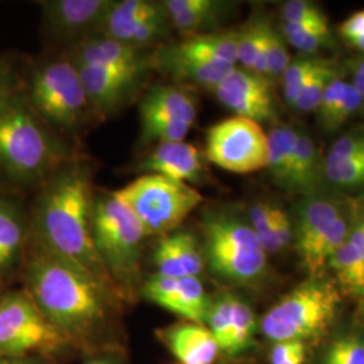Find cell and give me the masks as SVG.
Returning a JSON list of instances; mask_svg holds the SVG:
<instances>
[{
	"instance_id": "ffe728a7",
	"label": "cell",
	"mask_w": 364,
	"mask_h": 364,
	"mask_svg": "<svg viewBox=\"0 0 364 364\" xmlns=\"http://www.w3.org/2000/svg\"><path fill=\"white\" fill-rule=\"evenodd\" d=\"M343 215L341 207L332 198L312 197L306 200L297 213L296 245L299 258L304 257L313 243Z\"/></svg>"
},
{
	"instance_id": "ab89813d",
	"label": "cell",
	"mask_w": 364,
	"mask_h": 364,
	"mask_svg": "<svg viewBox=\"0 0 364 364\" xmlns=\"http://www.w3.org/2000/svg\"><path fill=\"white\" fill-rule=\"evenodd\" d=\"M346 85H347V82L343 81L341 78H338V76L332 78V81L326 87L320 105H318L317 109H316L320 120H321V123H323V126L326 129L328 123H329V120H331V117L335 114L338 105H340V102L343 99Z\"/></svg>"
},
{
	"instance_id": "7dc6e473",
	"label": "cell",
	"mask_w": 364,
	"mask_h": 364,
	"mask_svg": "<svg viewBox=\"0 0 364 364\" xmlns=\"http://www.w3.org/2000/svg\"><path fill=\"white\" fill-rule=\"evenodd\" d=\"M353 87L359 92L362 102H364V58L356 65L355 77H353Z\"/></svg>"
},
{
	"instance_id": "277c9868",
	"label": "cell",
	"mask_w": 364,
	"mask_h": 364,
	"mask_svg": "<svg viewBox=\"0 0 364 364\" xmlns=\"http://www.w3.org/2000/svg\"><path fill=\"white\" fill-rule=\"evenodd\" d=\"M95 246L117 287H130L139 278L144 228L115 192L95 197L92 212Z\"/></svg>"
},
{
	"instance_id": "e575fe53",
	"label": "cell",
	"mask_w": 364,
	"mask_h": 364,
	"mask_svg": "<svg viewBox=\"0 0 364 364\" xmlns=\"http://www.w3.org/2000/svg\"><path fill=\"white\" fill-rule=\"evenodd\" d=\"M335 77H336L335 69L328 61L323 60V63L304 85L302 91L299 93V100L294 107H297L299 109L305 112L316 111L323 99V95L326 92L328 84L332 81V78Z\"/></svg>"
},
{
	"instance_id": "30bf717a",
	"label": "cell",
	"mask_w": 364,
	"mask_h": 364,
	"mask_svg": "<svg viewBox=\"0 0 364 364\" xmlns=\"http://www.w3.org/2000/svg\"><path fill=\"white\" fill-rule=\"evenodd\" d=\"M267 134L258 122L228 117L209 129L205 156L221 169L246 174L267 168Z\"/></svg>"
},
{
	"instance_id": "d6986e66",
	"label": "cell",
	"mask_w": 364,
	"mask_h": 364,
	"mask_svg": "<svg viewBox=\"0 0 364 364\" xmlns=\"http://www.w3.org/2000/svg\"><path fill=\"white\" fill-rule=\"evenodd\" d=\"M159 338L181 364H212L220 351L207 326L182 323L159 332Z\"/></svg>"
},
{
	"instance_id": "4dcf8cb0",
	"label": "cell",
	"mask_w": 364,
	"mask_h": 364,
	"mask_svg": "<svg viewBox=\"0 0 364 364\" xmlns=\"http://www.w3.org/2000/svg\"><path fill=\"white\" fill-rule=\"evenodd\" d=\"M255 329H257V320L252 309L245 301L234 296L231 335H230L228 350L225 353L237 355L247 350L254 338Z\"/></svg>"
},
{
	"instance_id": "ba28073f",
	"label": "cell",
	"mask_w": 364,
	"mask_h": 364,
	"mask_svg": "<svg viewBox=\"0 0 364 364\" xmlns=\"http://www.w3.org/2000/svg\"><path fill=\"white\" fill-rule=\"evenodd\" d=\"M28 105L57 129H78L91 109L72 60H57L37 69L31 77Z\"/></svg>"
},
{
	"instance_id": "f546056e",
	"label": "cell",
	"mask_w": 364,
	"mask_h": 364,
	"mask_svg": "<svg viewBox=\"0 0 364 364\" xmlns=\"http://www.w3.org/2000/svg\"><path fill=\"white\" fill-rule=\"evenodd\" d=\"M284 33L294 48L305 53L316 52L320 48L331 46L333 42L328 21L313 23H285Z\"/></svg>"
},
{
	"instance_id": "f35d334b",
	"label": "cell",
	"mask_w": 364,
	"mask_h": 364,
	"mask_svg": "<svg viewBox=\"0 0 364 364\" xmlns=\"http://www.w3.org/2000/svg\"><path fill=\"white\" fill-rule=\"evenodd\" d=\"M282 14L285 23H313L328 21L318 6L306 0L287 1L284 6Z\"/></svg>"
},
{
	"instance_id": "83f0119b",
	"label": "cell",
	"mask_w": 364,
	"mask_h": 364,
	"mask_svg": "<svg viewBox=\"0 0 364 364\" xmlns=\"http://www.w3.org/2000/svg\"><path fill=\"white\" fill-rule=\"evenodd\" d=\"M296 135L297 131L287 126H277L267 135V169L274 181L287 191L294 158Z\"/></svg>"
},
{
	"instance_id": "6da1fadb",
	"label": "cell",
	"mask_w": 364,
	"mask_h": 364,
	"mask_svg": "<svg viewBox=\"0 0 364 364\" xmlns=\"http://www.w3.org/2000/svg\"><path fill=\"white\" fill-rule=\"evenodd\" d=\"M93 200L90 170L80 164L60 168L50 176L36 201L31 239L117 293L119 287L95 246Z\"/></svg>"
},
{
	"instance_id": "1f68e13d",
	"label": "cell",
	"mask_w": 364,
	"mask_h": 364,
	"mask_svg": "<svg viewBox=\"0 0 364 364\" xmlns=\"http://www.w3.org/2000/svg\"><path fill=\"white\" fill-rule=\"evenodd\" d=\"M232 302L234 294H220L219 297L210 301L208 314L205 323L208 324L212 336L216 340L220 351L227 352L231 335L232 324Z\"/></svg>"
},
{
	"instance_id": "8992f818",
	"label": "cell",
	"mask_w": 364,
	"mask_h": 364,
	"mask_svg": "<svg viewBox=\"0 0 364 364\" xmlns=\"http://www.w3.org/2000/svg\"><path fill=\"white\" fill-rule=\"evenodd\" d=\"M114 192L136 216L146 237L177 231L203 201L191 183L158 174H144Z\"/></svg>"
},
{
	"instance_id": "c3c4849f",
	"label": "cell",
	"mask_w": 364,
	"mask_h": 364,
	"mask_svg": "<svg viewBox=\"0 0 364 364\" xmlns=\"http://www.w3.org/2000/svg\"><path fill=\"white\" fill-rule=\"evenodd\" d=\"M0 364H37L27 358H13V359H0Z\"/></svg>"
},
{
	"instance_id": "74e56055",
	"label": "cell",
	"mask_w": 364,
	"mask_h": 364,
	"mask_svg": "<svg viewBox=\"0 0 364 364\" xmlns=\"http://www.w3.org/2000/svg\"><path fill=\"white\" fill-rule=\"evenodd\" d=\"M290 63L285 41L270 27L267 39V77L282 76Z\"/></svg>"
},
{
	"instance_id": "7c38bea8",
	"label": "cell",
	"mask_w": 364,
	"mask_h": 364,
	"mask_svg": "<svg viewBox=\"0 0 364 364\" xmlns=\"http://www.w3.org/2000/svg\"><path fill=\"white\" fill-rule=\"evenodd\" d=\"M112 3L111 0H50L41 4L53 34L60 38H77L100 31Z\"/></svg>"
},
{
	"instance_id": "f1b7e54d",
	"label": "cell",
	"mask_w": 364,
	"mask_h": 364,
	"mask_svg": "<svg viewBox=\"0 0 364 364\" xmlns=\"http://www.w3.org/2000/svg\"><path fill=\"white\" fill-rule=\"evenodd\" d=\"M348 234H350L348 220L344 215H340L338 220L335 221L326 232L313 243L304 257H301L304 267L313 278H318V275L323 273L331 258L335 255V252L338 251L340 246L347 240Z\"/></svg>"
},
{
	"instance_id": "52a82bcc",
	"label": "cell",
	"mask_w": 364,
	"mask_h": 364,
	"mask_svg": "<svg viewBox=\"0 0 364 364\" xmlns=\"http://www.w3.org/2000/svg\"><path fill=\"white\" fill-rule=\"evenodd\" d=\"M204 252L210 269L221 278L246 284L266 269V252L250 223L218 210L204 219Z\"/></svg>"
},
{
	"instance_id": "8fae6325",
	"label": "cell",
	"mask_w": 364,
	"mask_h": 364,
	"mask_svg": "<svg viewBox=\"0 0 364 364\" xmlns=\"http://www.w3.org/2000/svg\"><path fill=\"white\" fill-rule=\"evenodd\" d=\"M221 105L236 114L255 122L273 117L274 99L272 82L246 69H234L213 90Z\"/></svg>"
},
{
	"instance_id": "4fadbf2b",
	"label": "cell",
	"mask_w": 364,
	"mask_h": 364,
	"mask_svg": "<svg viewBox=\"0 0 364 364\" xmlns=\"http://www.w3.org/2000/svg\"><path fill=\"white\" fill-rule=\"evenodd\" d=\"M72 61L75 64L102 66L112 72L142 77L153 68V54L102 36L78 42Z\"/></svg>"
},
{
	"instance_id": "9c48e42d",
	"label": "cell",
	"mask_w": 364,
	"mask_h": 364,
	"mask_svg": "<svg viewBox=\"0 0 364 364\" xmlns=\"http://www.w3.org/2000/svg\"><path fill=\"white\" fill-rule=\"evenodd\" d=\"M70 338L53 326L26 290L0 299V359L26 358L30 352H54Z\"/></svg>"
},
{
	"instance_id": "b9f144b4",
	"label": "cell",
	"mask_w": 364,
	"mask_h": 364,
	"mask_svg": "<svg viewBox=\"0 0 364 364\" xmlns=\"http://www.w3.org/2000/svg\"><path fill=\"white\" fill-rule=\"evenodd\" d=\"M272 364H305L306 346L302 341H279L275 343L270 355Z\"/></svg>"
},
{
	"instance_id": "7bdbcfd3",
	"label": "cell",
	"mask_w": 364,
	"mask_h": 364,
	"mask_svg": "<svg viewBox=\"0 0 364 364\" xmlns=\"http://www.w3.org/2000/svg\"><path fill=\"white\" fill-rule=\"evenodd\" d=\"M274 208L275 205L269 203H257L250 209V225L258 236L262 247L272 230Z\"/></svg>"
},
{
	"instance_id": "3957f363",
	"label": "cell",
	"mask_w": 364,
	"mask_h": 364,
	"mask_svg": "<svg viewBox=\"0 0 364 364\" xmlns=\"http://www.w3.org/2000/svg\"><path fill=\"white\" fill-rule=\"evenodd\" d=\"M39 119L15 91L0 102V170L14 182L38 181L61 166L60 151Z\"/></svg>"
},
{
	"instance_id": "8d00e7d4",
	"label": "cell",
	"mask_w": 364,
	"mask_h": 364,
	"mask_svg": "<svg viewBox=\"0 0 364 364\" xmlns=\"http://www.w3.org/2000/svg\"><path fill=\"white\" fill-rule=\"evenodd\" d=\"M294 234L290 218L284 209L274 208L273 224L270 234L263 243V250L266 254H274L287 247Z\"/></svg>"
},
{
	"instance_id": "ac0fdd59",
	"label": "cell",
	"mask_w": 364,
	"mask_h": 364,
	"mask_svg": "<svg viewBox=\"0 0 364 364\" xmlns=\"http://www.w3.org/2000/svg\"><path fill=\"white\" fill-rule=\"evenodd\" d=\"M153 68L164 70L178 81H186L204 88L215 90L235 65L213 60L173 52L169 46L153 54Z\"/></svg>"
},
{
	"instance_id": "5bb4252c",
	"label": "cell",
	"mask_w": 364,
	"mask_h": 364,
	"mask_svg": "<svg viewBox=\"0 0 364 364\" xmlns=\"http://www.w3.org/2000/svg\"><path fill=\"white\" fill-rule=\"evenodd\" d=\"M90 108L97 114H112L135 93L142 77L112 72L102 66L75 64Z\"/></svg>"
},
{
	"instance_id": "484cf974",
	"label": "cell",
	"mask_w": 364,
	"mask_h": 364,
	"mask_svg": "<svg viewBox=\"0 0 364 364\" xmlns=\"http://www.w3.org/2000/svg\"><path fill=\"white\" fill-rule=\"evenodd\" d=\"M270 25L255 21L237 31V63L242 69L267 77V39Z\"/></svg>"
},
{
	"instance_id": "681fc988",
	"label": "cell",
	"mask_w": 364,
	"mask_h": 364,
	"mask_svg": "<svg viewBox=\"0 0 364 364\" xmlns=\"http://www.w3.org/2000/svg\"><path fill=\"white\" fill-rule=\"evenodd\" d=\"M85 364H117V360H114L112 358L102 356V358H95V359H91L90 362H87Z\"/></svg>"
},
{
	"instance_id": "d6a6232c",
	"label": "cell",
	"mask_w": 364,
	"mask_h": 364,
	"mask_svg": "<svg viewBox=\"0 0 364 364\" xmlns=\"http://www.w3.org/2000/svg\"><path fill=\"white\" fill-rule=\"evenodd\" d=\"M323 63L321 58L314 57H299L291 61L282 75L284 77V93L287 105H296L299 93L306 81L316 72V69Z\"/></svg>"
},
{
	"instance_id": "44dd1931",
	"label": "cell",
	"mask_w": 364,
	"mask_h": 364,
	"mask_svg": "<svg viewBox=\"0 0 364 364\" xmlns=\"http://www.w3.org/2000/svg\"><path fill=\"white\" fill-rule=\"evenodd\" d=\"M162 16H166L162 3L149 0L114 1L105 15L100 33L103 37L123 42L134 27Z\"/></svg>"
},
{
	"instance_id": "e0dca14e",
	"label": "cell",
	"mask_w": 364,
	"mask_h": 364,
	"mask_svg": "<svg viewBox=\"0 0 364 364\" xmlns=\"http://www.w3.org/2000/svg\"><path fill=\"white\" fill-rule=\"evenodd\" d=\"M141 127L162 122H182L193 126L197 117L195 96L177 85H156L141 103Z\"/></svg>"
},
{
	"instance_id": "836d02e7",
	"label": "cell",
	"mask_w": 364,
	"mask_h": 364,
	"mask_svg": "<svg viewBox=\"0 0 364 364\" xmlns=\"http://www.w3.org/2000/svg\"><path fill=\"white\" fill-rule=\"evenodd\" d=\"M326 178L338 186L352 188L364 183V153L348 159L326 156L324 165Z\"/></svg>"
},
{
	"instance_id": "7402d4cb",
	"label": "cell",
	"mask_w": 364,
	"mask_h": 364,
	"mask_svg": "<svg viewBox=\"0 0 364 364\" xmlns=\"http://www.w3.org/2000/svg\"><path fill=\"white\" fill-rule=\"evenodd\" d=\"M170 26L186 37L204 34L203 30L216 23L224 3L212 0H168L162 1Z\"/></svg>"
},
{
	"instance_id": "2e32d148",
	"label": "cell",
	"mask_w": 364,
	"mask_h": 364,
	"mask_svg": "<svg viewBox=\"0 0 364 364\" xmlns=\"http://www.w3.org/2000/svg\"><path fill=\"white\" fill-rule=\"evenodd\" d=\"M156 274L170 278L198 277L204 269V258L196 236L177 230L161 237L154 255Z\"/></svg>"
},
{
	"instance_id": "60d3db41",
	"label": "cell",
	"mask_w": 364,
	"mask_h": 364,
	"mask_svg": "<svg viewBox=\"0 0 364 364\" xmlns=\"http://www.w3.org/2000/svg\"><path fill=\"white\" fill-rule=\"evenodd\" d=\"M362 105V97L359 95V92L356 91V88L353 87V84L346 85L343 99L338 105L335 114L331 117L326 129L328 130H336L344 122H347L350 117L356 112V109Z\"/></svg>"
},
{
	"instance_id": "603a6c76",
	"label": "cell",
	"mask_w": 364,
	"mask_h": 364,
	"mask_svg": "<svg viewBox=\"0 0 364 364\" xmlns=\"http://www.w3.org/2000/svg\"><path fill=\"white\" fill-rule=\"evenodd\" d=\"M173 52L219 61L224 64H237V31L204 33L186 37L181 42L169 45Z\"/></svg>"
},
{
	"instance_id": "4316f807",
	"label": "cell",
	"mask_w": 364,
	"mask_h": 364,
	"mask_svg": "<svg viewBox=\"0 0 364 364\" xmlns=\"http://www.w3.org/2000/svg\"><path fill=\"white\" fill-rule=\"evenodd\" d=\"M328 266L333 270L338 285L346 294L363 297L364 257L348 237L331 258Z\"/></svg>"
},
{
	"instance_id": "d4e9b609",
	"label": "cell",
	"mask_w": 364,
	"mask_h": 364,
	"mask_svg": "<svg viewBox=\"0 0 364 364\" xmlns=\"http://www.w3.org/2000/svg\"><path fill=\"white\" fill-rule=\"evenodd\" d=\"M320 156L312 138L297 131L289 191L311 193L320 181Z\"/></svg>"
},
{
	"instance_id": "d590c367",
	"label": "cell",
	"mask_w": 364,
	"mask_h": 364,
	"mask_svg": "<svg viewBox=\"0 0 364 364\" xmlns=\"http://www.w3.org/2000/svg\"><path fill=\"white\" fill-rule=\"evenodd\" d=\"M323 364H364V341L355 336L335 340L326 350Z\"/></svg>"
},
{
	"instance_id": "9a60e30c",
	"label": "cell",
	"mask_w": 364,
	"mask_h": 364,
	"mask_svg": "<svg viewBox=\"0 0 364 364\" xmlns=\"http://www.w3.org/2000/svg\"><path fill=\"white\" fill-rule=\"evenodd\" d=\"M144 174H158L174 181L198 182L203 178L204 165L201 154L185 141L156 144V149L139 165Z\"/></svg>"
},
{
	"instance_id": "cb8c5ba5",
	"label": "cell",
	"mask_w": 364,
	"mask_h": 364,
	"mask_svg": "<svg viewBox=\"0 0 364 364\" xmlns=\"http://www.w3.org/2000/svg\"><path fill=\"white\" fill-rule=\"evenodd\" d=\"M26 225L19 207L0 197V277L7 273L22 254Z\"/></svg>"
},
{
	"instance_id": "ee69618b",
	"label": "cell",
	"mask_w": 364,
	"mask_h": 364,
	"mask_svg": "<svg viewBox=\"0 0 364 364\" xmlns=\"http://www.w3.org/2000/svg\"><path fill=\"white\" fill-rule=\"evenodd\" d=\"M364 153V134L362 135H348L340 138L332 146L328 156L335 159H348Z\"/></svg>"
},
{
	"instance_id": "bcb514c9",
	"label": "cell",
	"mask_w": 364,
	"mask_h": 364,
	"mask_svg": "<svg viewBox=\"0 0 364 364\" xmlns=\"http://www.w3.org/2000/svg\"><path fill=\"white\" fill-rule=\"evenodd\" d=\"M15 91L11 84V66L6 58H0V102Z\"/></svg>"
},
{
	"instance_id": "7a4b0ae2",
	"label": "cell",
	"mask_w": 364,
	"mask_h": 364,
	"mask_svg": "<svg viewBox=\"0 0 364 364\" xmlns=\"http://www.w3.org/2000/svg\"><path fill=\"white\" fill-rule=\"evenodd\" d=\"M26 291L53 326L69 338L91 335L108 316L115 294L100 281L31 239Z\"/></svg>"
},
{
	"instance_id": "f6af8a7d",
	"label": "cell",
	"mask_w": 364,
	"mask_h": 364,
	"mask_svg": "<svg viewBox=\"0 0 364 364\" xmlns=\"http://www.w3.org/2000/svg\"><path fill=\"white\" fill-rule=\"evenodd\" d=\"M340 34L347 42L364 34V10L351 15L340 26Z\"/></svg>"
},
{
	"instance_id": "f907efd6",
	"label": "cell",
	"mask_w": 364,
	"mask_h": 364,
	"mask_svg": "<svg viewBox=\"0 0 364 364\" xmlns=\"http://www.w3.org/2000/svg\"><path fill=\"white\" fill-rule=\"evenodd\" d=\"M180 364H181V363H180Z\"/></svg>"
},
{
	"instance_id": "5b68a950",
	"label": "cell",
	"mask_w": 364,
	"mask_h": 364,
	"mask_svg": "<svg viewBox=\"0 0 364 364\" xmlns=\"http://www.w3.org/2000/svg\"><path fill=\"white\" fill-rule=\"evenodd\" d=\"M340 291L331 282L312 278L279 299L260 321L263 335L275 343L320 338L338 317Z\"/></svg>"
}]
</instances>
